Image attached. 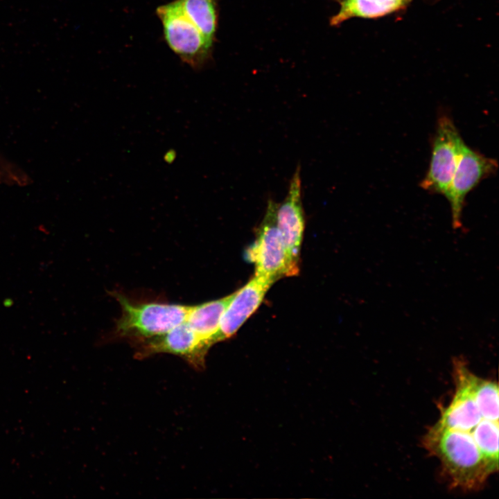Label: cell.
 <instances>
[{
	"label": "cell",
	"mask_w": 499,
	"mask_h": 499,
	"mask_svg": "<svg viewBox=\"0 0 499 499\" xmlns=\"http://www.w3.org/2000/svg\"><path fill=\"white\" fill-rule=\"evenodd\" d=\"M277 204L269 200L256 238L246 250L245 259L255 268L254 275L274 283L280 278L297 275L299 265L290 258L276 222Z\"/></svg>",
	"instance_id": "obj_3"
},
{
	"label": "cell",
	"mask_w": 499,
	"mask_h": 499,
	"mask_svg": "<svg viewBox=\"0 0 499 499\" xmlns=\"http://www.w3.org/2000/svg\"><path fill=\"white\" fill-rule=\"evenodd\" d=\"M273 283L262 277H254L234 292L219 326L217 342L233 336L261 305Z\"/></svg>",
	"instance_id": "obj_9"
},
{
	"label": "cell",
	"mask_w": 499,
	"mask_h": 499,
	"mask_svg": "<svg viewBox=\"0 0 499 499\" xmlns=\"http://www.w3.org/2000/svg\"><path fill=\"white\" fill-rule=\"evenodd\" d=\"M135 344L138 358L166 353L182 358L196 369L204 367L205 356L210 348L186 322L163 335Z\"/></svg>",
	"instance_id": "obj_7"
},
{
	"label": "cell",
	"mask_w": 499,
	"mask_h": 499,
	"mask_svg": "<svg viewBox=\"0 0 499 499\" xmlns=\"http://www.w3.org/2000/svg\"><path fill=\"white\" fill-rule=\"evenodd\" d=\"M301 191V170L297 166L286 198L277 203L276 209V222L281 238L290 258L297 265L305 229Z\"/></svg>",
	"instance_id": "obj_8"
},
{
	"label": "cell",
	"mask_w": 499,
	"mask_h": 499,
	"mask_svg": "<svg viewBox=\"0 0 499 499\" xmlns=\"http://www.w3.org/2000/svg\"><path fill=\"white\" fill-rule=\"evenodd\" d=\"M403 1H405L406 3H408V2H410L411 0H403Z\"/></svg>",
	"instance_id": "obj_13"
},
{
	"label": "cell",
	"mask_w": 499,
	"mask_h": 499,
	"mask_svg": "<svg viewBox=\"0 0 499 499\" xmlns=\"http://www.w3.org/2000/svg\"><path fill=\"white\" fill-rule=\"evenodd\" d=\"M186 16L213 44L218 26L217 0H178Z\"/></svg>",
	"instance_id": "obj_12"
},
{
	"label": "cell",
	"mask_w": 499,
	"mask_h": 499,
	"mask_svg": "<svg viewBox=\"0 0 499 499\" xmlns=\"http://www.w3.org/2000/svg\"><path fill=\"white\" fill-rule=\"evenodd\" d=\"M233 294L191 306L185 322L209 347L217 342L220 319Z\"/></svg>",
	"instance_id": "obj_10"
},
{
	"label": "cell",
	"mask_w": 499,
	"mask_h": 499,
	"mask_svg": "<svg viewBox=\"0 0 499 499\" xmlns=\"http://www.w3.org/2000/svg\"><path fill=\"white\" fill-rule=\"evenodd\" d=\"M496 159L488 157L462 143L456 168L446 198L451 210L452 226L462 228V211L467 195L483 180L498 170Z\"/></svg>",
	"instance_id": "obj_6"
},
{
	"label": "cell",
	"mask_w": 499,
	"mask_h": 499,
	"mask_svg": "<svg viewBox=\"0 0 499 499\" xmlns=\"http://www.w3.org/2000/svg\"><path fill=\"white\" fill-rule=\"evenodd\" d=\"M339 12L331 19L338 26L352 17L378 18L399 10L408 3L403 0H338Z\"/></svg>",
	"instance_id": "obj_11"
},
{
	"label": "cell",
	"mask_w": 499,
	"mask_h": 499,
	"mask_svg": "<svg viewBox=\"0 0 499 499\" xmlns=\"http://www.w3.org/2000/svg\"><path fill=\"white\" fill-rule=\"evenodd\" d=\"M422 444L440 460L454 488L476 491L493 474L473 436L467 432L436 423L428 429Z\"/></svg>",
	"instance_id": "obj_1"
},
{
	"label": "cell",
	"mask_w": 499,
	"mask_h": 499,
	"mask_svg": "<svg viewBox=\"0 0 499 499\" xmlns=\"http://www.w3.org/2000/svg\"><path fill=\"white\" fill-rule=\"evenodd\" d=\"M111 294L121 308L113 334L134 344L163 335L184 322L191 308L179 304L134 301L117 291Z\"/></svg>",
	"instance_id": "obj_2"
},
{
	"label": "cell",
	"mask_w": 499,
	"mask_h": 499,
	"mask_svg": "<svg viewBox=\"0 0 499 499\" xmlns=\"http://www.w3.org/2000/svg\"><path fill=\"white\" fill-rule=\"evenodd\" d=\"M463 141L453 119L446 114L440 116L432 138L428 169L420 182L423 189L446 197Z\"/></svg>",
	"instance_id": "obj_5"
},
{
	"label": "cell",
	"mask_w": 499,
	"mask_h": 499,
	"mask_svg": "<svg viewBox=\"0 0 499 499\" xmlns=\"http://www.w3.org/2000/svg\"><path fill=\"white\" fill-rule=\"evenodd\" d=\"M156 13L170 49L192 68L203 67L211 55L212 44L186 16L178 0L160 6Z\"/></svg>",
	"instance_id": "obj_4"
}]
</instances>
